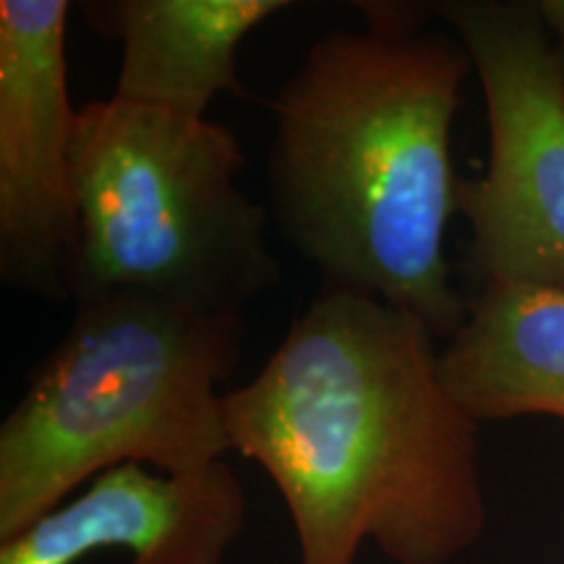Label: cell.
<instances>
[{
    "label": "cell",
    "mask_w": 564,
    "mask_h": 564,
    "mask_svg": "<svg viewBox=\"0 0 564 564\" xmlns=\"http://www.w3.org/2000/svg\"><path fill=\"white\" fill-rule=\"evenodd\" d=\"M243 343L241 312L139 295L76 303L0 423V544L118 465L181 476L225 460L223 387Z\"/></svg>",
    "instance_id": "obj_3"
},
{
    "label": "cell",
    "mask_w": 564,
    "mask_h": 564,
    "mask_svg": "<svg viewBox=\"0 0 564 564\" xmlns=\"http://www.w3.org/2000/svg\"><path fill=\"white\" fill-rule=\"evenodd\" d=\"M68 0H0V282L70 301L79 243Z\"/></svg>",
    "instance_id": "obj_6"
},
{
    "label": "cell",
    "mask_w": 564,
    "mask_h": 564,
    "mask_svg": "<svg viewBox=\"0 0 564 564\" xmlns=\"http://www.w3.org/2000/svg\"><path fill=\"white\" fill-rule=\"evenodd\" d=\"M288 0H84L91 32L121 42L112 95L207 118L220 95L246 97L241 45Z\"/></svg>",
    "instance_id": "obj_8"
},
{
    "label": "cell",
    "mask_w": 564,
    "mask_h": 564,
    "mask_svg": "<svg viewBox=\"0 0 564 564\" xmlns=\"http://www.w3.org/2000/svg\"><path fill=\"white\" fill-rule=\"evenodd\" d=\"M432 329L377 295L322 288L251 382L225 394L236 453L272 478L299 564H449L486 531L478 426Z\"/></svg>",
    "instance_id": "obj_1"
},
{
    "label": "cell",
    "mask_w": 564,
    "mask_h": 564,
    "mask_svg": "<svg viewBox=\"0 0 564 564\" xmlns=\"http://www.w3.org/2000/svg\"><path fill=\"white\" fill-rule=\"evenodd\" d=\"M442 379L476 423H564V288L491 285L440 356Z\"/></svg>",
    "instance_id": "obj_9"
},
{
    "label": "cell",
    "mask_w": 564,
    "mask_h": 564,
    "mask_svg": "<svg viewBox=\"0 0 564 564\" xmlns=\"http://www.w3.org/2000/svg\"><path fill=\"white\" fill-rule=\"evenodd\" d=\"M364 30L308 47L272 102L270 217L327 291L377 295L436 340L470 303L453 285L447 228L460 212L453 126L474 70L432 3H356Z\"/></svg>",
    "instance_id": "obj_2"
},
{
    "label": "cell",
    "mask_w": 564,
    "mask_h": 564,
    "mask_svg": "<svg viewBox=\"0 0 564 564\" xmlns=\"http://www.w3.org/2000/svg\"><path fill=\"white\" fill-rule=\"evenodd\" d=\"M541 19H544L549 40H552L556 66H560L564 84V0H535Z\"/></svg>",
    "instance_id": "obj_10"
},
{
    "label": "cell",
    "mask_w": 564,
    "mask_h": 564,
    "mask_svg": "<svg viewBox=\"0 0 564 564\" xmlns=\"http://www.w3.org/2000/svg\"><path fill=\"white\" fill-rule=\"evenodd\" d=\"M246 520V489L225 460L181 476L126 463L0 544V564H76L100 549H126L129 564H225Z\"/></svg>",
    "instance_id": "obj_7"
},
{
    "label": "cell",
    "mask_w": 564,
    "mask_h": 564,
    "mask_svg": "<svg viewBox=\"0 0 564 564\" xmlns=\"http://www.w3.org/2000/svg\"><path fill=\"white\" fill-rule=\"evenodd\" d=\"M486 102L489 160L460 183L468 264L481 288H564V84L539 6L442 0Z\"/></svg>",
    "instance_id": "obj_5"
},
{
    "label": "cell",
    "mask_w": 564,
    "mask_h": 564,
    "mask_svg": "<svg viewBox=\"0 0 564 564\" xmlns=\"http://www.w3.org/2000/svg\"><path fill=\"white\" fill-rule=\"evenodd\" d=\"M230 126L110 95L79 108L70 301L139 295L241 312L280 280L270 212L238 188Z\"/></svg>",
    "instance_id": "obj_4"
}]
</instances>
